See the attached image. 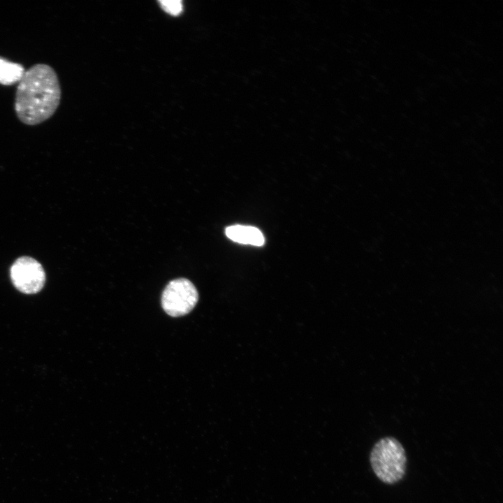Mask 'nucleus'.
Wrapping results in <instances>:
<instances>
[{
  "instance_id": "423d86ee",
  "label": "nucleus",
  "mask_w": 503,
  "mask_h": 503,
  "mask_svg": "<svg viewBox=\"0 0 503 503\" xmlns=\"http://www.w3.org/2000/svg\"><path fill=\"white\" fill-rule=\"evenodd\" d=\"M25 71L18 63L13 62L0 57V84L11 85L19 82Z\"/></svg>"
},
{
  "instance_id": "f257e3e1",
  "label": "nucleus",
  "mask_w": 503,
  "mask_h": 503,
  "mask_svg": "<svg viewBox=\"0 0 503 503\" xmlns=\"http://www.w3.org/2000/svg\"><path fill=\"white\" fill-rule=\"evenodd\" d=\"M61 95L55 71L48 64H35L18 82L15 99L17 117L24 124H39L56 112Z\"/></svg>"
},
{
  "instance_id": "39448f33",
  "label": "nucleus",
  "mask_w": 503,
  "mask_h": 503,
  "mask_svg": "<svg viewBox=\"0 0 503 503\" xmlns=\"http://www.w3.org/2000/svg\"><path fill=\"white\" fill-rule=\"evenodd\" d=\"M225 233L228 238L242 244L261 246L265 242L262 233L253 226L233 225L227 227Z\"/></svg>"
},
{
  "instance_id": "f03ea898",
  "label": "nucleus",
  "mask_w": 503,
  "mask_h": 503,
  "mask_svg": "<svg viewBox=\"0 0 503 503\" xmlns=\"http://www.w3.org/2000/svg\"><path fill=\"white\" fill-rule=\"evenodd\" d=\"M370 462L377 477L386 484L399 482L406 474L405 450L401 443L393 437H383L374 445Z\"/></svg>"
},
{
  "instance_id": "20e7f679",
  "label": "nucleus",
  "mask_w": 503,
  "mask_h": 503,
  "mask_svg": "<svg viewBox=\"0 0 503 503\" xmlns=\"http://www.w3.org/2000/svg\"><path fill=\"white\" fill-rule=\"evenodd\" d=\"M10 279L14 286L25 294H34L44 286L45 274L41 264L29 256L18 258L12 265Z\"/></svg>"
},
{
  "instance_id": "7ed1b4c3",
  "label": "nucleus",
  "mask_w": 503,
  "mask_h": 503,
  "mask_svg": "<svg viewBox=\"0 0 503 503\" xmlns=\"http://www.w3.org/2000/svg\"><path fill=\"white\" fill-rule=\"evenodd\" d=\"M198 294L194 285L188 279L179 278L170 281L161 297L163 310L171 316L188 314L195 307Z\"/></svg>"
},
{
  "instance_id": "0eeeda50",
  "label": "nucleus",
  "mask_w": 503,
  "mask_h": 503,
  "mask_svg": "<svg viewBox=\"0 0 503 503\" xmlns=\"http://www.w3.org/2000/svg\"><path fill=\"white\" fill-rule=\"evenodd\" d=\"M159 3L166 12L173 15H179L183 9L180 0H160Z\"/></svg>"
}]
</instances>
